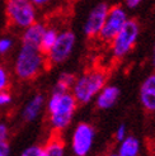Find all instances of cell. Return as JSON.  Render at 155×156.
Returning a JSON list of instances; mask_svg holds the SVG:
<instances>
[{
  "instance_id": "1",
  "label": "cell",
  "mask_w": 155,
  "mask_h": 156,
  "mask_svg": "<svg viewBox=\"0 0 155 156\" xmlns=\"http://www.w3.org/2000/svg\"><path fill=\"white\" fill-rule=\"evenodd\" d=\"M47 66L46 55L37 47L20 44L13 62V73L20 81H31Z\"/></svg>"
},
{
  "instance_id": "2",
  "label": "cell",
  "mask_w": 155,
  "mask_h": 156,
  "mask_svg": "<svg viewBox=\"0 0 155 156\" xmlns=\"http://www.w3.org/2000/svg\"><path fill=\"white\" fill-rule=\"evenodd\" d=\"M76 105L78 103L70 91L60 93L52 90L46 107H47L49 121L53 131L60 133L71 123Z\"/></svg>"
},
{
  "instance_id": "3",
  "label": "cell",
  "mask_w": 155,
  "mask_h": 156,
  "mask_svg": "<svg viewBox=\"0 0 155 156\" xmlns=\"http://www.w3.org/2000/svg\"><path fill=\"white\" fill-rule=\"evenodd\" d=\"M106 71L99 69L90 70V71L84 73L80 77L75 80L71 88V94L75 98L76 103L87 104L96 95H98V93L106 87Z\"/></svg>"
},
{
  "instance_id": "4",
  "label": "cell",
  "mask_w": 155,
  "mask_h": 156,
  "mask_svg": "<svg viewBox=\"0 0 155 156\" xmlns=\"http://www.w3.org/2000/svg\"><path fill=\"white\" fill-rule=\"evenodd\" d=\"M4 13L14 29L23 30L37 22V8L29 0H4Z\"/></svg>"
},
{
  "instance_id": "5",
  "label": "cell",
  "mask_w": 155,
  "mask_h": 156,
  "mask_svg": "<svg viewBox=\"0 0 155 156\" xmlns=\"http://www.w3.org/2000/svg\"><path fill=\"white\" fill-rule=\"evenodd\" d=\"M140 34V24L135 19H128L122 29L111 41V51L114 58H122L135 47Z\"/></svg>"
},
{
  "instance_id": "6",
  "label": "cell",
  "mask_w": 155,
  "mask_h": 156,
  "mask_svg": "<svg viewBox=\"0 0 155 156\" xmlns=\"http://www.w3.org/2000/svg\"><path fill=\"white\" fill-rule=\"evenodd\" d=\"M76 43V36L73 30H63L59 32L57 40L52 48L46 53L47 65H60L71 56Z\"/></svg>"
},
{
  "instance_id": "7",
  "label": "cell",
  "mask_w": 155,
  "mask_h": 156,
  "mask_svg": "<svg viewBox=\"0 0 155 156\" xmlns=\"http://www.w3.org/2000/svg\"><path fill=\"white\" fill-rule=\"evenodd\" d=\"M127 20H128V17H127V13L123 6H121V5L110 6L107 18L104 20V24H103L102 29H100L98 37L103 42L111 43V41L122 29V27L126 24Z\"/></svg>"
},
{
  "instance_id": "8",
  "label": "cell",
  "mask_w": 155,
  "mask_h": 156,
  "mask_svg": "<svg viewBox=\"0 0 155 156\" xmlns=\"http://www.w3.org/2000/svg\"><path fill=\"white\" fill-rule=\"evenodd\" d=\"M94 128L89 123L81 122L75 127L71 137V149L75 156H87L94 140Z\"/></svg>"
},
{
  "instance_id": "9",
  "label": "cell",
  "mask_w": 155,
  "mask_h": 156,
  "mask_svg": "<svg viewBox=\"0 0 155 156\" xmlns=\"http://www.w3.org/2000/svg\"><path fill=\"white\" fill-rule=\"evenodd\" d=\"M108 10H110V5L107 3H98L96 6L92 8V10L89 12L88 18L83 27L85 36L89 38L98 37L100 29H102L104 24V20L107 18Z\"/></svg>"
},
{
  "instance_id": "10",
  "label": "cell",
  "mask_w": 155,
  "mask_h": 156,
  "mask_svg": "<svg viewBox=\"0 0 155 156\" xmlns=\"http://www.w3.org/2000/svg\"><path fill=\"white\" fill-rule=\"evenodd\" d=\"M45 105V97L38 93L31 98L22 109V119L24 122H34L40 117Z\"/></svg>"
},
{
  "instance_id": "11",
  "label": "cell",
  "mask_w": 155,
  "mask_h": 156,
  "mask_svg": "<svg viewBox=\"0 0 155 156\" xmlns=\"http://www.w3.org/2000/svg\"><path fill=\"white\" fill-rule=\"evenodd\" d=\"M140 102L148 112H155V74L144 80L140 89Z\"/></svg>"
},
{
  "instance_id": "12",
  "label": "cell",
  "mask_w": 155,
  "mask_h": 156,
  "mask_svg": "<svg viewBox=\"0 0 155 156\" xmlns=\"http://www.w3.org/2000/svg\"><path fill=\"white\" fill-rule=\"evenodd\" d=\"M46 27L47 26L43 24L41 22H34L33 24H31L26 29H23L22 36H20L22 44H27V46H32V47L40 48L41 38L43 36Z\"/></svg>"
},
{
  "instance_id": "13",
  "label": "cell",
  "mask_w": 155,
  "mask_h": 156,
  "mask_svg": "<svg viewBox=\"0 0 155 156\" xmlns=\"http://www.w3.org/2000/svg\"><path fill=\"white\" fill-rule=\"evenodd\" d=\"M120 95H121L120 88L114 87V85H107L98 93L96 100L97 107L99 109H110L116 104Z\"/></svg>"
},
{
  "instance_id": "14",
  "label": "cell",
  "mask_w": 155,
  "mask_h": 156,
  "mask_svg": "<svg viewBox=\"0 0 155 156\" xmlns=\"http://www.w3.org/2000/svg\"><path fill=\"white\" fill-rule=\"evenodd\" d=\"M42 156H65V144L57 132L42 146Z\"/></svg>"
},
{
  "instance_id": "15",
  "label": "cell",
  "mask_w": 155,
  "mask_h": 156,
  "mask_svg": "<svg viewBox=\"0 0 155 156\" xmlns=\"http://www.w3.org/2000/svg\"><path fill=\"white\" fill-rule=\"evenodd\" d=\"M140 154V141L134 136H126L121 141L118 156H139Z\"/></svg>"
},
{
  "instance_id": "16",
  "label": "cell",
  "mask_w": 155,
  "mask_h": 156,
  "mask_svg": "<svg viewBox=\"0 0 155 156\" xmlns=\"http://www.w3.org/2000/svg\"><path fill=\"white\" fill-rule=\"evenodd\" d=\"M57 36H59V30L55 27H46L40 43V50L42 51V53L46 55L52 48V46L55 44L57 40Z\"/></svg>"
},
{
  "instance_id": "17",
  "label": "cell",
  "mask_w": 155,
  "mask_h": 156,
  "mask_svg": "<svg viewBox=\"0 0 155 156\" xmlns=\"http://www.w3.org/2000/svg\"><path fill=\"white\" fill-rule=\"evenodd\" d=\"M76 80V77L74 74L71 73H63L60 74V76L57 77V81L55 84L52 90H56V91H60V93H69L71 90L73 85Z\"/></svg>"
},
{
  "instance_id": "18",
  "label": "cell",
  "mask_w": 155,
  "mask_h": 156,
  "mask_svg": "<svg viewBox=\"0 0 155 156\" xmlns=\"http://www.w3.org/2000/svg\"><path fill=\"white\" fill-rule=\"evenodd\" d=\"M14 47V40L10 36H2L0 37V56L8 55Z\"/></svg>"
},
{
  "instance_id": "19",
  "label": "cell",
  "mask_w": 155,
  "mask_h": 156,
  "mask_svg": "<svg viewBox=\"0 0 155 156\" xmlns=\"http://www.w3.org/2000/svg\"><path fill=\"white\" fill-rule=\"evenodd\" d=\"M9 85H10V74L3 64H0V91L8 90Z\"/></svg>"
},
{
  "instance_id": "20",
  "label": "cell",
  "mask_w": 155,
  "mask_h": 156,
  "mask_svg": "<svg viewBox=\"0 0 155 156\" xmlns=\"http://www.w3.org/2000/svg\"><path fill=\"white\" fill-rule=\"evenodd\" d=\"M20 156H42V146L41 145H32L22 151Z\"/></svg>"
},
{
  "instance_id": "21",
  "label": "cell",
  "mask_w": 155,
  "mask_h": 156,
  "mask_svg": "<svg viewBox=\"0 0 155 156\" xmlns=\"http://www.w3.org/2000/svg\"><path fill=\"white\" fill-rule=\"evenodd\" d=\"M12 102H13V94L9 90L0 91V108H5L10 105Z\"/></svg>"
},
{
  "instance_id": "22",
  "label": "cell",
  "mask_w": 155,
  "mask_h": 156,
  "mask_svg": "<svg viewBox=\"0 0 155 156\" xmlns=\"http://www.w3.org/2000/svg\"><path fill=\"white\" fill-rule=\"evenodd\" d=\"M9 138V127L5 122H0V142L8 141Z\"/></svg>"
},
{
  "instance_id": "23",
  "label": "cell",
  "mask_w": 155,
  "mask_h": 156,
  "mask_svg": "<svg viewBox=\"0 0 155 156\" xmlns=\"http://www.w3.org/2000/svg\"><path fill=\"white\" fill-rule=\"evenodd\" d=\"M0 156H10V145L8 141L0 142Z\"/></svg>"
},
{
  "instance_id": "24",
  "label": "cell",
  "mask_w": 155,
  "mask_h": 156,
  "mask_svg": "<svg viewBox=\"0 0 155 156\" xmlns=\"http://www.w3.org/2000/svg\"><path fill=\"white\" fill-rule=\"evenodd\" d=\"M126 136H127L126 135V126H125V124H121V126L117 128V131H116V138H117L118 141L121 142Z\"/></svg>"
},
{
  "instance_id": "25",
  "label": "cell",
  "mask_w": 155,
  "mask_h": 156,
  "mask_svg": "<svg viewBox=\"0 0 155 156\" xmlns=\"http://www.w3.org/2000/svg\"><path fill=\"white\" fill-rule=\"evenodd\" d=\"M29 2L38 9V8H45V6L50 5L53 2V0H29Z\"/></svg>"
},
{
  "instance_id": "26",
  "label": "cell",
  "mask_w": 155,
  "mask_h": 156,
  "mask_svg": "<svg viewBox=\"0 0 155 156\" xmlns=\"http://www.w3.org/2000/svg\"><path fill=\"white\" fill-rule=\"evenodd\" d=\"M142 3V0H125V4L127 8H130V9H134V8L139 6Z\"/></svg>"
},
{
  "instance_id": "27",
  "label": "cell",
  "mask_w": 155,
  "mask_h": 156,
  "mask_svg": "<svg viewBox=\"0 0 155 156\" xmlns=\"http://www.w3.org/2000/svg\"><path fill=\"white\" fill-rule=\"evenodd\" d=\"M153 65L155 66V44H154V51H153Z\"/></svg>"
},
{
  "instance_id": "28",
  "label": "cell",
  "mask_w": 155,
  "mask_h": 156,
  "mask_svg": "<svg viewBox=\"0 0 155 156\" xmlns=\"http://www.w3.org/2000/svg\"><path fill=\"white\" fill-rule=\"evenodd\" d=\"M108 156H118V154H111V155H108Z\"/></svg>"
},
{
  "instance_id": "29",
  "label": "cell",
  "mask_w": 155,
  "mask_h": 156,
  "mask_svg": "<svg viewBox=\"0 0 155 156\" xmlns=\"http://www.w3.org/2000/svg\"><path fill=\"white\" fill-rule=\"evenodd\" d=\"M3 2H4V0H0V4H2V3H3Z\"/></svg>"
}]
</instances>
